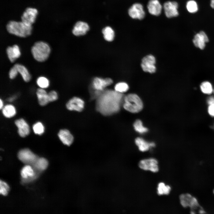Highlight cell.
<instances>
[{"label":"cell","instance_id":"obj_1","mask_svg":"<svg viewBox=\"0 0 214 214\" xmlns=\"http://www.w3.org/2000/svg\"><path fill=\"white\" fill-rule=\"evenodd\" d=\"M124 98L122 93L115 90H104L97 98L96 109L104 115H112L119 111Z\"/></svg>","mask_w":214,"mask_h":214},{"label":"cell","instance_id":"obj_2","mask_svg":"<svg viewBox=\"0 0 214 214\" xmlns=\"http://www.w3.org/2000/svg\"><path fill=\"white\" fill-rule=\"evenodd\" d=\"M6 29L9 33L16 36L24 37L30 35L32 33V27L28 26L22 21H9L6 25Z\"/></svg>","mask_w":214,"mask_h":214},{"label":"cell","instance_id":"obj_3","mask_svg":"<svg viewBox=\"0 0 214 214\" xmlns=\"http://www.w3.org/2000/svg\"><path fill=\"white\" fill-rule=\"evenodd\" d=\"M31 52L34 58L37 61L43 62L46 60L51 52L49 45L43 41L34 43L31 48Z\"/></svg>","mask_w":214,"mask_h":214},{"label":"cell","instance_id":"obj_4","mask_svg":"<svg viewBox=\"0 0 214 214\" xmlns=\"http://www.w3.org/2000/svg\"><path fill=\"white\" fill-rule=\"evenodd\" d=\"M123 107L126 110L133 113L141 111L143 107L142 102L137 95L130 94L124 97Z\"/></svg>","mask_w":214,"mask_h":214},{"label":"cell","instance_id":"obj_5","mask_svg":"<svg viewBox=\"0 0 214 214\" xmlns=\"http://www.w3.org/2000/svg\"><path fill=\"white\" fill-rule=\"evenodd\" d=\"M19 159L26 165H32L38 158L37 156L28 149L20 150L18 154Z\"/></svg>","mask_w":214,"mask_h":214},{"label":"cell","instance_id":"obj_6","mask_svg":"<svg viewBox=\"0 0 214 214\" xmlns=\"http://www.w3.org/2000/svg\"><path fill=\"white\" fill-rule=\"evenodd\" d=\"M139 166L141 169L156 173L159 170L158 161L155 158H150L141 160L139 163Z\"/></svg>","mask_w":214,"mask_h":214},{"label":"cell","instance_id":"obj_7","mask_svg":"<svg viewBox=\"0 0 214 214\" xmlns=\"http://www.w3.org/2000/svg\"><path fill=\"white\" fill-rule=\"evenodd\" d=\"M155 63V57L153 55L150 54L142 59L141 66L144 71L151 73H154L156 70Z\"/></svg>","mask_w":214,"mask_h":214},{"label":"cell","instance_id":"obj_8","mask_svg":"<svg viewBox=\"0 0 214 214\" xmlns=\"http://www.w3.org/2000/svg\"><path fill=\"white\" fill-rule=\"evenodd\" d=\"M21 174L23 183L31 182L36 178L37 172L30 165H26L21 169Z\"/></svg>","mask_w":214,"mask_h":214},{"label":"cell","instance_id":"obj_9","mask_svg":"<svg viewBox=\"0 0 214 214\" xmlns=\"http://www.w3.org/2000/svg\"><path fill=\"white\" fill-rule=\"evenodd\" d=\"M37 14L38 11L36 9L28 7L21 16V21L26 25L31 26L35 22Z\"/></svg>","mask_w":214,"mask_h":214},{"label":"cell","instance_id":"obj_10","mask_svg":"<svg viewBox=\"0 0 214 214\" xmlns=\"http://www.w3.org/2000/svg\"><path fill=\"white\" fill-rule=\"evenodd\" d=\"M128 13L131 18L139 20L143 19L145 15L144 7L142 4L139 3L133 4L129 8Z\"/></svg>","mask_w":214,"mask_h":214},{"label":"cell","instance_id":"obj_11","mask_svg":"<svg viewBox=\"0 0 214 214\" xmlns=\"http://www.w3.org/2000/svg\"><path fill=\"white\" fill-rule=\"evenodd\" d=\"M178 7V4L176 1H168L165 2L163 8L166 16L169 18L177 16L179 15Z\"/></svg>","mask_w":214,"mask_h":214},{"label":"cell","instance_id":"obj_12","mask_svg":"<svg viewBox=\"0 0 214 214\" xmlns=\"http://www.w3.org/2000/svg\"><path fill=\"white\" fill-rule=\"evenodd\" d=\"M181 205L184 207L196 208L199 206L197 199L189 193L181 194L179 197Z\"/></svg>","mask_w":214,"mask_h":214},{"label":"cell","instance_id":"obj_13","mask_svg":"<svg viewBox=\"0 0 214 214\" xmlns=\"http://www.w3.org/2000/svg\"><path fill=\"white\" fill-rule=\"evenodd\" d=\"M209 41L208 37L203 31H201L194 36L193 42L196 47L202 50L205 46V43Z\"/></svg>","mask_w":214,"mask_h":214},{"label":"cell","instance_id":"obj_14","mask_svg":"<svg viewBox=\"0 0 214 214\" xmlns=\"http://www.w3.org/2000/svg\"><path fill=\"white\" fill-rule=\"evenodd\" d=\"M163 6L159 0H150L147 5L149 12L151 15L157 16L160 14Z\"/></svg>","mask_w":214,"mask_h":214},{"label":"cell","instance_id":"obj_15","mask_svg":"<svg viewBox=\"0 0 214 214\" xmlns=\"http://www.w3.org/2000/svg\"><path fill=\"white\" fill-rule=\"evenodd\" d=\"M113 83L111 79L110 78L103 79L97 77L93 80L92 83V88L96 90L102 91L107 86Z\"/></svg>","mask_w":214,"mask_h":214},{"label":"cell","instance_id":"obj_16","mask_svg":"<svg viewBox=\"0 0 214 214\" xmlns=\"http://www.w3.org/2000/svg\"><path fill=\"white\" fill-rule=\"evenodd\" d=\"M84 102L78 97H73L66 104L67 109L71 111H81L84 108Z\"/></svg>","mask_w":214,"mask_h":214},{"label":"cell","instance_id":"obj_17","mask_svg":"<svg viewBox=\"0 0 214 214\" xmlns=\"http://www.w3.org/2000/svg\"><path fill=\"white\" fill-rule=\"evenodd\" d=\"M15 124L18 128V133L21 137H25L29 134V126L23 119L21 118L16 120Z\"/></svg>","mask_w":214,"mask_h":214},{"label":"cell","instance_id":"obj_18","mask_svg":"<svg viewBox=\"0 0 214 214\" xmlns=\"http://www.w3.org/2000/svg\"><path fill=\"white\" fill-rule=\"evenodd\" d=\"M89 29V26L86 22L79 21L75 24L72 31L73 34L76 36L85 35Z\"/></svg>","mask_w":214,"mask_h":214},{"label":"cell","instance_id":"obj_19","mask_svg":"<svg viewBox=\"0 0 214 214\" xmlns=\"http://www.w3.org/2000/svg\"><path fill=\"white\" fill-rule=\"evenodd\" d=\"M58 136L64 144L70 145L73 141V137L70 131L67 129L60 130L58 133Z\"/></svg>","mask_w":214,"mask_h":214},{"label":"cell","instance_id":"obj_20","mask_svg":"<svg viewBox=\"0 0 214 214\" xmlns=\"http://www.w3.org/2000/svg\"><path fill=\"white\" fill-rule=\"evenodd\" d=\"M135 143L139 150L142 152L147 151L150 147H153L155 145L153 142L148 143L141 138H137L135 140Z\"/></svg>","mask_w":214,"mask_h":214},{"label":"cell","instance_id":"obj_21","mask_svg":"<svg viewBox=\"0 0 214 214\" xmlns=\"http://www.w3.org/2000/svg\"><path fill=\"white\" fill-rule=\"evenodd\" d=\"M36 94L39 103L41 106H45L49 102L48 93L44 89L40 88L37 89Z\"/></svg>","mask_w":214,"mask_h":214},{"label":"cell","instance_id":"obj_22","mask_svg":"<svg viewBox=\"0 0 214 214\" xmlns=\"http://www.w3.org/2000/svg\"><path fill=\"white\" fill-rule=\"evenodd\" d=\"M48 165V160L43 158H38L32 165L35 170L37 171H41L45 170Z\"/></svg>","mask_w":214,"mask_h":214},{"label":"cell","instance_id":"obj_23","mask_svg":"<svg viewBox=\"0 0 214 214\" xmlns=\"http://www.w3.org/2000/svg\"><path fill=\"white\" fill-rule=\"evenodd\" d=\"M14 66L16 67L18 73L21 74L24 81L28 82L30 81L31 78V75L24 66L19 64H15Z\"/></svg>","mask_w":214,"mask_h":214},{"label":"cell","instance_id":"obj_24","mask_svg":"<svg viewBox=\"0 0 214 214\" xmlns=\"http://www.w3.org/2000/svg\"><path fill=\"white\" fill-rule=\"evenodd\" d=\"M2 113L4 117L9 118L15 115L16 113V111L15 107L13 106L8 104L3 108Z\"/></svg>","mask_w":214,"mask_h":214},{"label":"cell","instance_id":"obj_25","mask_svg":"<svg viewBox=\"0 0 214 214\" xmlns=\"http://www.w3.org/2000/svg\"><path fill=\"white\" fill-rule=\"evenodd\" d=\"M171 189V187L169 185H166L164 182H160L158 185L157 193L159 195H168L170 193Z\"/></svg>","mask_w":214,"mask_h":214},{"label":"cell","instance_id":"obj_26","mask_svg":"<svg viewBox=\"0 0 214 214\" xmlns=\"http://www.w3.org/2000/svg\"><path fill=\"white\" fill-rule=\"evenodd\" d=\"M102 32L105 40L109 42L113 40L114 37V32L110 27H105L103 29Z\"/></svg>","mask_w":214,"mask_h":214},{"label":"cell","instance_id":"obj_27","mask_svg":"<svg viewBox=\"0 0 214 214\" xmlns=\"http://www.w3.org/2000/svg\"><path fill=\"white\" fill-rule=\"evenodd\" d=\"M200 88L202 92L205 94H210L213 91L211 84L208 81L202 82L200 85Z\"/></svg>","mask_w":214,"mask_h":214},{"label":"cell","instance_id":"obj_28","mask_svg":"<svg viewBox=\"0 0 214 214\" xmlns=\"http://www.w3.org/2000/svg\"><path fill=\"white\" fill-rule=\"evenodd\" d=\"M133 126L135 130L140 133H145L148 131L147 129L143 126L141 121L139 120L135 121Z\"/></svg>","mask_w":214,"mask_h":214},{"label":"cell","instance_id":"obj_29","mask_svg":"<svg viewBox=\"0 0 214 214\" xmlns=\"http://www.w3.org/2000/svg\"><path fill=\"white\" fill-rule=\"evenodd\" d=\"M188 11L190 13H194L198 10V7L196 2L193 0L189 1L186 5Z\"/></svg>","mask_w":214,"mask_h":214},{"label":"cell","instance_id":"obj_30","mask_svg":"<svg viewBox=\"0 0 214 214\" xmlns=\"http://www.w3.org/2000/svg\"><path fill=\"white\" fill-rule=\"evenodd\" d=\"M116 91L122 93L127 91L129 89V86L126 83L121 82L117 84L114 87Z\"/></svg>","mask_w":214,"mask_h":214},{"label":"cell","instance_id":"obj_31","mask_svg":"<svg viewBox=\"0 0 214 214\" xmlns=\"http://www.w3.org/2000/svg\"><path fill=\"white\" fill-rule=\"evenodd\" d=\"M37 83L40 88L44 89L48 87L49 85L48 80L46 78L41 76L37 79Z\"/></svg>","mask_w":214,"mask_h":214},{"label":"cell","instance_id":"obj_32","mask_svg":"<svg viewBox=\"0 0 214 214\" xmlns=\"http://www.w3.org/2000/svg\"><path fill=\"white\" fill-rule=\"evenodd\" d=\"M33 129L35 134L39 135L42 134L44 131V126L40 122H37L33 125Z\"/></svg>","mask_w":214,"mask_h":214},{"label":"cell","instance_id":"obj_33","mask_svg":"<svg viewBox=\"0 0 214 214\" xmlns=\"http://www.w3.org/2000/svg\"><path fill=\"white\" fill-rule=\"evenodd\" d=\"M9 190V187L5 182L0 180V193L1 194L5 196L7 195Z\"/></svg>","mask_w":214,"mask_h":214},{"label":"cell","instance_id":"obj_34","mask_svg":"<svg viewBox=\"0 0 214 214\" xmlns=\"http://www.w3.org/2000/svg\"><path fill=\"white\" fill-rule=\"evenodd\" d=\"M6 52L8 58L10 61L12 62H14L16 59L13 52L12 47H8L7 49Z\"/></svg>","mask_w":214,"mask_h":214},{"label":"cell","instance_id":"obj_35","mask_svg":"<svg viewBox=\"0 0 214 214\" xmlns=\"http://www.w3.org/2000/svg\"><path fill=\"white\" fill-rule=\"evenodd\" d=\"M49 102H53L56 100L58 98L57 92L54 91H51L48 93Z\"/></svg>","mask_w":214,"mask_h":214},{"label":"cell","instance_id":"obj_36","mask_svg":"<svg viewBox=\"0 0 214 214\" xmlns=\"http://www.w3.org/2000/svg\"><path fill=\"white\" fill-rule=\"evenodd\" d=\"M18 72L16 67L14 66L10 70L9 76L11 79L14 78L17 75Z\"/></svg>","mask_w":214,"mask_h":214},{"label":"cell","instance_id":"obj_37","mask_svg":"<svg viewBox=\"0 0 214 214\" xmlns=\"http://www.w3.org/2000/svg\"><path fill=\"white\" fill-rule=\"evenodd\" d=\"M12 48L16 59H17L19 58L21 55V53L19 46L17 45H15L12 46Z\"/></svg>","mask_w":214,"mask_h":214},{"label":"cell","instance_id":"obj_38","mask_svg":"<svg viewBox=\"0 0 214 214\" xmlns=\"http://www.w3.org/2000/svg\"><path fill=\"white\" fill-rule=\"evenodd\" d=\"M208 111L210 115L214 116V104L210 105L208 107Z\"/></svg>","mask_w":214,"mask_h":214},{"label":"cell","instance_id":"obj_39","mask_svg":"<svg viewBox=\"0 0 214 214\" xmlns=\"http://www.w3.org/2000/svg\"><path fill=\"white\" fill-rule=\"evenodd\" d=\"M207 102L210 105L214 104V98L213 97H210L208 99Z\"/></svg>","mask_w":214,"mask_h":214},{"label":"cell","instance_id":"obj_40","mask_svg":"<svg viewBox=\"0 0 214 214\" xmlns=\"http://www.w3.org/2000/svg\"><path fill=\"white\" fill-rule=\"evenodd\" d=\"M16 97L15 96H12L10 98H9L7 100L9 102H12L13 101L15 98H16Z\"/></svg>","mask_w":214,"mask_h":214},{"label":"cell","instance_id":"obj_41","mask_svg":"<svg viewBox=\"0 0 214 214\" xmlns=\"http://www.w3.org/2000/svg\"><path fill=\"white\" fill-rule=\"evenodd\" d=\"M210 5L211 7L214 9V0H211Z\"/></svg>","mask_w":214,"mask_h":214},{"label":"cell","instance_id":"obj_42","mask_svg":"<svg viewBox=\"0 0 214 214\" xmlns=\"http://www.w3.org/2000/svg\"><path fill=\"white\" fill-rule=\"evenodd\" d=\"M0 108L1 109L3 107V102L1 99L0 100Z\"/></svg>","mask_w":214,"mask_h":214},{"label":"cell","instance_id":"obj_43","mask_svg":"<svg viewBox=\"0 0 214 214\" xmlns=\"http://www.w3.org/2000/svg\"><path fill=\"white\" fill-rule=\"evenodd\" d=\"M205 211L203 209H201L199 211V212L200 213H205Z\"/></svg>","mask_w":214,"mask_h":214},{"label":"cell","instance_id":"obj_44","mask_svg":"<svg viewBox=\"0 0 214 214\" xmlns=\"http://www.w3.org/2000/svg\"></svg>","mask_w":214,"mask_h":214}]
</instances>
